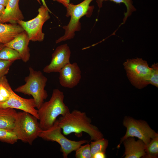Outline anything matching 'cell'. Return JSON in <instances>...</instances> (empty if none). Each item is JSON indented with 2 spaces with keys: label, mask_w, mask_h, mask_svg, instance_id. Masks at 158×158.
<instances>
[{
  "label": "cell",
  "mask_w": 158,
  "mask_h": 158,
  "mask_svg": "<svg viewBox=\"0 0 158 158\" xmlns=\"http://www.w3.org/2000/svg\"><path fill=\"white\" fill-rule=\"evenodd\" d=\"M57 120L65 135L72 133L79 135L83 132L89 135L91 140L103 138V134L96 126L92 123L91 119L85 112L74 109L61 116Z\"/></svg>",
  "instance_id": "cell-1"
},
{
  "label": "cell",
  "mask_w": 158,
  "mask_h": 158,
  "mask_svg": "<svg viewBox=\"0 0 158 158\" xmlns=\"http://www.w3.org/2000/svg\"><path fill=\"white\" fill-rule=\"evenodd\" d=\"M64 98L63 92L55 89L49 100L44 102L37 109L39 123L42 130L52 127L59 116H63L70 111L64 103Z\"/></svg>",
  "instance_id": "cell-2"
},
{
  "label": "cell",
  "mask_w": 158,
  "mask_h": 158,
  "mask_svg": "<svg viewBox=\"0 0 158 158\" xmlns=\"http://www.w3.org/2000/svg\"><path fill=\"white\" fill-rule=\"evenodd\" d=\"M29 74L25 78V83L16 88L14 91L29 96L31 95L34 99L36 108L39 109L48 95L45 89L48 79L40 71H36L29 67Z\"/></svg>",
  "instance_id": "cell-3"
},
{
  "label": "cell",
  "mask_w": 158,
  "mask_h": 158,
  "mask_svg": "<svg viewBox=\"0 0 158 158\" xmlns=\"http://www.w3.org/2000/svg\"><path fill=\"white\" fill-rule=\"evenodd\" d=\"M93 0H84L80 3L74 5L69 3L66 8V16H71L68 24L63 27L65 30L64 35L56 41V43L73 39L75 32L81 29L80 18L85 15H90L93 9V6L90 4Z\"/></svg>",
  "instance_id": "cell-4"
},
{
  "label": "cell",
  "mask_w": 158,
  "mask_h": 158,
  "mask_svg": "<svg viewBox=\"0 0 158 158\" xmlns=\"http://www.w3.org/2000/svg\"><path fill=\"white\" fill-rule=\"evenodd\" d=\"M38 120L28 112H18L13 130L18 140L31 145L42 130Z\"/></svg>",
  "instance_id": "cell-5"
},
{
  "label": "cell",
  "mask_w": 158,
  "mask_h": 158,
  "mask_svg": "<svg viewBox=\"0 0 158 158\" xmlns=\"http://www.w3.org/2000/svg\"><path fill=\"white\" fill-rule=\"evenodd\" d=\"M61 131L57 119L52 127L42 130L39 137L45 140L55 142L59 144L64 158H67L70 154L88 142L86 140L75 141L69 139L62 133Z\"/></svg>",
  "instance_id": "cell-6"
},
{
  "label": "cell",
  "mask_w": 158,
  "mask_h": 158,
  "mask_svg": "<svg viewBox=\"0 0 158 158\" xmlns=\"http://www.w3.org/2000/svg\"><path fill=\"white\" fill-rule=\"evenodd\" d=\"M127 76L132 84L138 89L147 85L152 68L141 58L128 59L123 63Z\"/></svg>",
  "instance_id": "cell-7"
},
{
  "label": "cell",
  "mask_w": 158,
  "mask_h": 158,
  "mask_svg": "<svg viewBox=\"0 0 158 158\" xmlns=\"http://www.w3.org/2000/svg\"><path fill=\"white\" fill-rule=\"evenodd\" d=\"M123 124L126 128V131L125 135L121 138L120 144L128 137H136L142 140L146 145L151 139L158 134L143 120L126 116L124 118Z\"/></svg>",
  "instance_id": "cell-8"
},
{
  "label": "cell",
  "mask_w": 158,
  "mask_h": 158,
  "mask_svg": "<svg viewBox=\"0 0 158 158\" xmlns=\"http://www.w3.org/2000/svg\"><path fill=\"white\" fill-rule=\"evenodd\" d=\"M38 14L33 19L28 21L19 20L17 23L20 25L27 33L30 41L41 42L43 40L44 34L42 32L44 23L50 18L49 9L43 5L38 9Z\"/></svg>",
  "instance_id": "cell-9"
},
{
  "label": "cell",
  "mask_w": 158,
  "mask_h": 158,
  "mask_svg": "<svg viewBox=\"0 0 158 158\" xmlns=\"http://www.w3.org/2000/svg\"><path fill=\"white\" fill-rule=\"evenodd\" d=\"M71 51L66 44L58 46L52 54L50 63L43 69L46 73L59 72L64 66L70 63Z\"/></svg>",
  "instance_id": "cell-10"
},
{
  "label": "cell",
  "mask_w": 158,
  "mask_h": 158,
  "mask_svg": "<svg viewBox=\"0 0 158 158\" xmlns=\"http://www.w3.org/2000/svg\"><path fill=\"white\" fill-rule=\"evenodd\" d=\"M59 82L63 87L72 88L79 83L81 78L80 69L76 62L69 63L59 72Z\"/></svg>",
  "instance_id": "cell-11"
},
{
  "label": "cell",
  "mask_w": 158,
  "mask_h": 158,
  "mask_svg": "<svg viewBox=\"0 0 158 158\" xmlns=\"http://www.w3.org/2000/svg\"><path fill=\"white\" fill-rule=\"evenodd\" d=\"M0 108L20 109L30 113L38 120V110L35 109L36 105L34 99L22 97L15 92L5 103L0 105Z\"/></svg>",
  "instance_id": "cell-12"
},
{
  "label": "cell",
  "mask_w": 158,
  "mask_h": 158,
  "mask_svg": "<svg viewBox=\"0 0 158 158\" xmlns=\"http://www.w3.org/2000/svg\"><path fill=\"white\" fill-rule=\"evenodd\" d=\"M30 41L27 33L24 31L4 45L17 51L21 59L26 63L29 60L30 57V50L28 47Z\"/></svg>",
  "instance_id": "cell-13"
},
{
  "label": "cell",
  "mask_w": 158,
  "mask_h": 158,
  "mask_svg": "<svg viewBox=\"0 0 158 158\" xmlns=\"http://www.w3.org/2000/svg\"><path fill=\"white\" fill-rule=\"evenodd\" d=\"M123 142L125 151L123 156L125 158H139L145 157L146 145L141 140L136 141L134 137H130L125 139Z\"/></svg>",
  "instance_id": "cell-14"
},
{
  "label": "cell",
  "mask_w": 158,
  "mask_h": 158,
  "mask_svg": "<svg viewBox=\"0 0 158 158\" xmlns=\"http://www.w3.org/2000/svg\"><path fill=\"white\" fill-rule=\"evenodd\" d=\"M19 0H8L4 12L0 20V23H17L18 21L23 20L24 17L19 6Z\"/></svg>",
  "instance_id": "cell-15"
},
{
  "label": "cell",
  "mask_w": 158,
  "mask_h": 158,
  "mask_svg": "<svg viewBox=\"0 0 158 158\" xmlns=\"http://www.w3.org/2000/svg\"><path fill=\"white\" fill-rule=\"evenodd\" d=\"M24 30L17 23H0V43L6 44Z\"/></svg>",
  "instance_id": "cell-16"
},
{
  "label": "cell",
  "mask_w": 158,
  "mask_h": 158,
  "mask_svg": "<svg viewBox=\"0 0 158 158\" xmlns=\"http://www.w3.org/2000/svg\"><path fill=\"white\" fill-rule=\"evenodd\" d=\"M17 113L14 109L0 108V129L13 130Z\"/></svg>",
  "instance_id": "cell-17"
},
{
  "label": "cell",
  "mask_w": 158,
  "mask_h": 158,
  "mask_svg": "<svg viewBox=\"0 0 158 158\" xmlns=\"http://www.w3.org/2000/svg\"><path fill=\"white\" fill-rule=\"evenodd\" d=\"M107 1H112L116 4L123 3L125 4L126 8L127 11L124 14L123 23L125 22L127 18L131 15L132 13L136 10L133 5L132 0H97L96 1L98 6L100 8L102 6L103 2Z\"/></svg>",
  "instance_id": "cell-18"
},
{
  "label": "cell",
  "mask_w": 158,
  "mask_h": 158,
  "mask_svg": "<svg viewBox=\"0 0 158 158\" xmlns=\"http://www.w3.org/2000/svg\"><path fill=\"white\" fill-rule=\"evenodd\" d=\"M20 59L18 52L12 48L4 46L0 50V59L14 62Z\"/></svg>",
  "instance_id": "cell-19"
},
{
  "label": "cell",
  "mask_w": 158,
  "mask_h": 158,
  "mask_svg": "<svg viewBox=\"0 0 158 158\" xmlns=\"http://www.w3.org/2000/svg\"><path fill=\"white\" fill-rule=\"evenodd\" d=\"M145 157L157 158L158 155V134L146 145Z\"/></svg>",
  "instance_id": "cell-20"
},
{
  "label": "cell",
  "mask_w": 158,
  "mask_h": 158,
  "mask_svg": "<svg viewBox=\"0 0 158 158\" xmlns=\"http://www.w3.org/2000/svg\"><path fill=\"white\" fill-rule=\"evenodd\" d=\"M108 144V140L103 138L94 141H91L90 145L92 158V156L97 152L105 153Z\"/></svg>",
  "instance_id": "cell-21"
},
{
  "label": "cell",
  "mask_w": 158,
  "mask_h": 158,
  "mask_svg": "<svg viewBox=\"0 0 158 158\" xmlns=\"http://www.w3.org/2000/svg\"><path fill=\"white\" fill-rule=\"evenodd\" d=\"M14 92L6 76L0 78V93L1 95L8 99Z\"/></svg>",
  "instance_id": "cell-22"
},
{
  "label": "cell",
  "mask_w": 158,
  "mask_h": 158,
  "mask_svg": "<svg viewBox=\"0 0 158 158\" xmlns=\"http://www.w3.org/2000/svg\"><path fill=\"white\" fill-rule=\"evenodd\" d=\"M18 139L13 130H0V141L10 144L16 143Z\"/></svg>",
  "instance_id": "cell-23"
},
{
  "label": "cell",
  "mask_w": 158,
  "mask_h": 158,
  "mask_svg": "<svg viewBox=\"0 0 158 158\" xmlns=\"http://www.w3.org/2000/svg\"><path fill=\"white\" fill-rule=\"evenodd\" d=\"M81 145L75 151L76 158H92L90 144Z\"/></svg>",
  "instance_id": "cell-24"
},
{
  "label": "cell",
  "mask_w": 158,
  "mask_h": 158,
  "mask_svg": "<svg viewBox=\"0 0 158 158\" xmlns=\"http://www.w3.org/2000/svg\"><path fill=\"white\" fill-rule=\"evenodd\" d=\"M151 67L152 72L149 80V83L157 87H158V64L154 63Z\"/></svg>",
  "instance_id": "cell-25"
},
{
  "label": "cell",
  "mask_w": 158,
  "mask_h": 158,
  "mask_svg": "<svg viewBox=\"0 0 158 158\" xmlns=\"http://www.w3.org/2000/svg\"><path fill=\"white\" fill-rule=\"evenodd\" d=\"M13 62L0 59V78L8 74L10 67Z\"/></svg>",
  "instance_id": "cell-26"
},
{
  "label": "cell",
  "mask_w": 158,
  "mask_h": 158,
  "mask_svg": "<svg viewBox=\"0 0 158 158\" xmlns=\"http://www.w3.org/2000/svg\"><path fill=\"white\" fill-rule=\"evenodd\" d=\"M106 157L105 152H99L95 153L92 156V158H105Z\"/></svg>",
  "instance_id": "cell-27"
},
{
  "label": "cell",
  "mask_w": 158,
  "mask_h": 158,
  "mask_svg": "<svg viewBox=\"0 0 158 158\" xmlns=\"http://www.w3.org/2000/svg\"><path fill=\"white\" fill-rule=\"evenodd\" d=\"M61 4L65 7L66 8L70 3V0H53Z\"/></svg>",
  "instance_id": "cell-28"
},
{
  "label": "cell",
  "mask_w": 158,
  "mask_h": 158,
  "mask_svg": "<svg viewBox=\"0 0 158 158\" xmlns=\"http://www.w3.org/2000/svg\"><path fill=\"white\" fill-rule=\"evenodd\" d=\"M8 100V99L4 97L0 93V105L5 103Z\"/></svg>",
  "instance_id": "cell-29"
},
{
  "label": "cell",
  "mask_w": 158,
  "mask_h": 158,
  "mask_svg": "<svg viewBox=\"0 0 158 158\" xmlns=\"http://www.w3.org/2000/svg\"><path fill=\"white\" fill-rule=\"evenodd\" d=\"M5 9V7L0 5V20L2 15L4 14Z\"/></svg>",
  "instance_id": "cell-30"
},
{
  "label": "cell",
  "mask_w": 158,
  "mask_h": 158,
  "mask_svg": "<svg viewBox=\"0 0 158 158\" xmlns=\"http://www.w3.org/2000/svg\"><path fill=\"white\" fill-rule=\"evenodd\" d=\"M8 0H0V5L5 7L6 6Z\"/></svg>",
  "instance_id": "cell-31"
},
{
  "label": "cell",
  "mask_w": 158,
  "mask_h": 158,
  "mask_svg": "<svg viewBox=\"0 0 158 158\" xmlns=\"http://www.w3.org/2000/svg\"><path fill=\"white\" fill-rule=\"evenodd\" d=\"M40 0H41L42 3L43 5L45 6L47 8L49 9L48 7H47L46 2H45V0H37V1L38 2V3H39L40 4L41 3L40 2Z\"/></svg>",
  "instance_id": "cell-32"
},
{
  "label": "cell",
  "mask_w": 158,
  "mask_h": 158,
  "mask_svg": "<svg viewBox=\"0 0 158 158\" xmlns=\"http://www.w3.org/2000/svg\"><path fill=\"white\" fill-rule=\"evenodd\" d=\"M4 47V44L0 43V50Z\"/></svg>",
  "instance_id": "cell-33"
},
{
  "label": "cell",
  "mask_w": 158,
  "mask_h": 158,
  "mask_svg": "<svg viewBox=\"0 0 158 158\" xmlns=\"http://www.w3.org/2000/svg\"><path fill=\"white\" fill-rule=\"evenodd\" d=\"M3 130V129H0V130Z\"/></svg>",
  "instance_id": "cell-34"
}]
</instances>
